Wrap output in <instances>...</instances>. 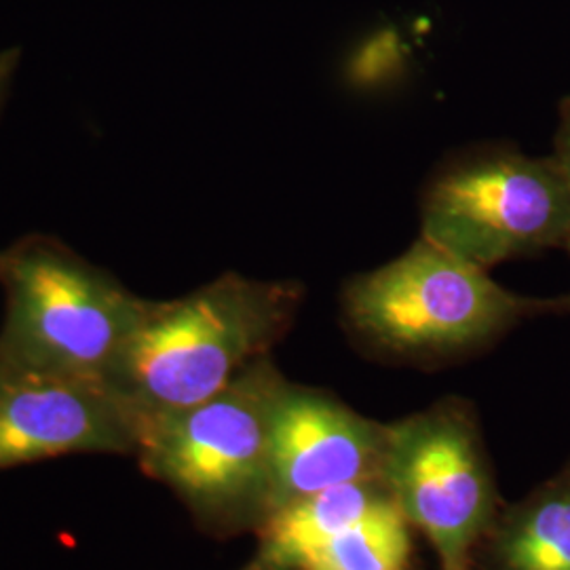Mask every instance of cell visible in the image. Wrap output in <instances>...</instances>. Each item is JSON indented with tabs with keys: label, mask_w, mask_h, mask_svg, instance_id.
<instances>
[{
	"label": "cell",
	"mask_w": 570,
	"mask_h": 570,
	"mask_svg": "<svg viewBox=\"0 0 570 570\" xmlns=\"http://www.w3.org/2000/svg\"><path fill=\"white\" fill-rule=\"evenodd\" d=\"M303 294L292 279L225 273L180 298L150 301L110 383L138 435L268 357L294 326Z\"/></svg>",
	"instance_id": "1"
},
{
	"label": "cell",
	"mask_w": 570,
	"mask_h": 570,
	"mask_svg": "<svg viewBox=\"0 0 570 570\" xmlns=\"http://www.w3.org/2000/svg\"><path fill=\"white\" fill-rule=\"evenodd\" d=\"M341 306L346 332L367 353L431 366L484 351L527 320L570 311V296H520L419 237L387 265L348 279Z\"/></svg>",
	"instance_id": "2"
},
{
	"label": "cell",
	"mask_w": 570,
	"mask_h": 570,
	"mask_svg": "<svg viewBox=\"0 0 570 570\" xmlns=\"http://www.w3.org/2000/svg\"><path fill=\"white\" fill-rule=\"evenodd\" d=\"M285 381L268 355L205 402L140 429L134 459L205 534L256 532L275 510L271 419Z\"/></svg>",
	"instance_id": "3"
},
{
	"label": "cell",
	"mask_w": 570,
	"mask_h": 570,
	"mask_svg": "<svg viewBox=\"0 0 570 570\" xmlns=\"http://www.w3.org/2000/svg\"><path fill=\"white\" fill-rule=\"evenodd\" d=\"M0 364L110 387L150 305L53 235L0 249Z\"/></svg>",
	"instance_id": "4"
},
{
	"label": "cell",
	"mask_w": 570,
	"mask_h": 570,
	"mask_svg": "<svg viewBox=\"0 0 570 570\" xmlns=\"http://www.w3.org/2000/svg\"><path fill=\"white\" fill-rule=\"evenodd\" d=\"M421 237L482 266L570 242V178L560 161L510 146H471L429 176Z\"/></svg>",
	"instance_id": "5"
},
{
	"label": "cell",
	"mask_w": 570,
	"mask_h": 570,
	"mask_svg": "<svg viewBox=\"0 0 570 570\" xmlns=\"http://www.w3.org/2000/svg\"><path fill=\"white\" fill-rule=\"evenodd\" d=\"M381 480L440 570H471L499 518V494L471 404L446 397L387 423Z\"/></svg>",
	"instance_id": "6"
},
{
	"label": "cell",
	"mask_w": 570,
	"mask_h": 570,
	"mask_svg": "<svg viewBox=\"0 0 570 570\" xmlns=\"http://www.w3.org/2000/svg\"><path fill=\"white\" fill-rule=\"evenodd\" d=\"M138 428L106 385L0 364V473L61 456H131Z\"/></svg>",
	"instance_id": "7"
},
{
	"label": "cell",
	"mask_w": 570,
	"mask_h": 570,
	"mask_svg": "<svg viewBox=\"0 0 570 570\" xmlns=\"http://www.w3.org/2000/svg\"><path fill=\"white\" fill-rule=\"evenodd\" d=\"M385 446V423L362 416L324 389L285 381L271 419L275 510L322 490L381 478Z\"/></svg>",
	"instance_id": "8"
},
{
	"label": "cell",
	"mask_w": 570,
	"mask_h": 570,
	"mask_svg": "<svg viewBox=\"0 0 570 570\" xmlns=\"http://www.w3.org/2000/svg\"><path fill=\"white\" fill-rule=\"evenodd\" d=\"M381 478L343 484L292 501L256 530L258 546L242 570H303L334 537L393 505Z\"/></svg>",
	"instance_id": "9"
},
{
	"label": "cell",
	"mask_w": 570,
	"mask_h": 570,
	"mask_svg": "<svg viewBox=\"0 0 570 570\" xmlns=\"http://www.w3.org/2000/svg\"><path fill=\"white\" fill-rule=\"evenodd\" d=\"M480 550L487 570H570V473L499 513Z\"/></svg>",
	"instance_id": "10"
},
{
	"label": "cell",
	"mask_w": 570,
	"mask_h": 570,
	"mask_svg": "<svg viewBox=\"0 0 570 570\" xmlns=\"http://www.w3.org/2000/svg\"><path fill=\"white\" fill-rule=\"evenodd\" d=\"M410 556V522L393 503L334 537L303 570H397Z\"/></svg>",
	"instance_id": "11"
},
{
	"label": "cell",
	"mask_w": 570,
	"mask_h": 570,
	"mask_svg": "<svg viewBox=\"0 0 570 570\" xmlns=\"http://www.w3.org/2000/svg\"><path fill=\"white\" fill-rule=\"evenodd\" d=\"M21 63V49L20 47H4L0 49V115H2V108L11 96V89H13V82L18 77V70H20Z\"/></svg>",
	"instance_id": "12"
},
{
	"label": "cell",
	"mask_w": 570,
	"mask_h": 570,
	"mask_svg": "<svg viewBox=\"0 0 570 570\" xmlns=\"http://www.w3.org/2000/svg\"><path fill=\"white\" fill-rule=\"evenodd\" d=\"M553 157L564 167V171L570 178V98L560 110V122H558V131H556V148H553Z\"/></svg>",
	"instance_id": "13"
},
{
	"label": "cell",
	"mask_w": 570,
	"mask_h": 570,
	"mask_svg": "<svg viewBox=\"0 0 570 570\" xmlns=\"http://www.w3.org/2000/svg\"><path fill=\"white\" fill-rule=\"evenodd\" d=\"M397 570H410V567H407V564H406V567H402V569H397Z\"/></svg>",
	"instance_id": "14"
},
{
	"label": "cell",
	"mask_w": 570,
	"mask_h": 570,
	"mask_svg": "<svg viewBox=\"0 0 570 570\" xmlns=\"http://www.w3.org/2000/svg\"><path fill=\"white\" fill-rule=\"evenodd\" d=\"M567 249H569V254H570V242H569V245H567Z\"/></svg>",
	"instance_id": "15"
}]
</instances>
